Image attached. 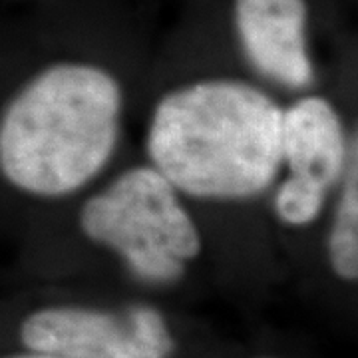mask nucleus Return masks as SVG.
I'll list each match as a JSON object with an SVG mask.
<instances>
[{
	"mask_svg": "<svg viewBox=\"0 0 358 358\" xmlns=\"http://www.w3.org/2000/svg\"><path fill=\"white\" fill-rule=\"evenodd\" d=\"M148 154L176 192L199 199L253 197L282 166V110L247 82H195L157 102Z\"/></svg>",
	"mask_w": 358,
	"mask_h": 358,
	"instance_id": "nucleus-1",
	"label": "nucleus"
},
{
	"mask_svg": "<svg viewBox=\"0 0 358 358\" xmlns=\"http://www.w3.org/2000/svg\"><path fill=\"white\" fill-rule=\"evenodd\" d=\"M122 90L102 68L54 64L0 117V173L14 187L60 197L84 187L114 154Z\"/></svg>",
	"mask_w": 358,
	"mask_h": 358,
	"instance_id": "nucleus-2",
	"label": "nucleus"
},
{
	"mask_svg": "<svg viewBox=\"0 0 358 358\" xmlns=\"http://www.w3.org/2000/svg\"><path fill=\"white\" fill-rule=\"evenodd\" d=\"M80 225L92 241L114 249L145 281H176L199 255L201 237L155 167H134L88 199Z\"/></svg>",
	"mask_w": 358,
	"mask_h": 358,
	"instance_id": "nucleus-3",
	"label": "nucleus"
},
{
	"mask_svg": "<svg viewBox=\"0 0 358 358\" xmlns=\"http://www.w3.org/2000/svg\"><path fill=\"white\" fill-rule=\"evenodd\" d=\"M20 338L28 350L66 358H167L173 350L166 320L152 307L42 308L22 322Z\"/></svg>",
	"mask_w": 358,
	"mask_h": 358,
	"instance_id": "nucleus-4",
	"label": "nucleus"
},
{
	"mask_svg": "<svg viewBox=\"0 0 358 358\" xmlns=\"http://www.w3.org/2000/svg\"><path fill=\"white\" fill-rule=\"evenodd\" d=\"M235 22L251 64L289 88L313 82L305 0H235Z\"/></svg>",
	"mask_w": 358,
	"mask_h": 358,
	"instance_id": "nucleus-5",
	"label": "nucleus"
},
{
	"mask_svg": "<svg viewBox=\"0 0 358 358\" xmlns=\"http://www.w3.org/2000/svg\"><path fill=\"white\" fill-rule=\"evenodd\" d=\"M350 148L331 102L308 96L282 112V162L289 179L327 193L345 173Z\"/></svg>",
	"mask_w": 358,
	"mask_h": 358,
	"instance_id": "nucleus-6",
	"label": "nucleus"
},
{
	"mask_svg": "<svg viewBox=\"0 0 358 358\" xmlns=\"http://www.w3.org/2000/svg\"><path fill=\"white\" fill-rule=\"evenodd\" d=\"M358 150L352 140L345 167V187L329 237V255L338 277L355 281L358 277Z\"/></svg>",
	"mask_w": 358,
	"mask_h": 358,
	"instance_id": "nucleus-7",
	"label": "nucleus"
},
{
	"mask_svg": "<svg viewBox=\"0 0 358 358\" xmlns=\"http://www.w3.org/2000/svg\"><path fill=\"white\" fill-rule=\"evenodd\" d=\"M327 199V193L310 185L289 179L282 183L275 197V209L279 217L289 225H307L315 221Z\"/></svg>",
	"mask_w": 358,
	"mask_h": 358,
	"instance_id": "nucleus-8",
	"label": "nucleus"
},
{
	"mask_svg": "<svg viewBox=\"0 0 358 358\" xmlns=\"http://www.w3.org/2000/svg\"><path fill=\"white\" fill-rule=\"evenodd\" d=\"M4 358H66V357H58V355H50V352L30 350V352H24V355H10V357H4Z\"/></svg>",
	"mask_w": 358,
	"mask_h": 358,
	"instance_id": "nucleus-9",
	"label": "nucleus"
}]
</instances>
